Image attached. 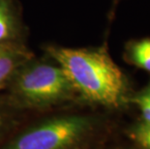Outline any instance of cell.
<instances>
[{
    "label": "cell",
    "mask_w": 150,
    "mask_h": 149,
    "mask_svg": "<svg viewBox=\"0 0 150 149\" xmlns=\"http://www.w3.org/2000/svg\"><path fill=\"white\" fill-rule=\"evenodd\" d=\"M139 146H142L143 149H150V139H146V141H143L142 142L138 143Z\"/></svg>",
    "instance_id": "30bf717a"
},
{
    "label": "cell",
    "mask_w": 150,
    "mask_h": 149,
    "mask_svg": "<svg viewBox=\"0 0 150 149\" xmlns=\"http://www.w3.org/2000/svg\"><path fill=\"white\" fill-rule=\"evenodd\" d=\"M4 93L16 107L29 113L81 105L61 66L47 54L25 62Z\"/></svg>",
    "instance_id": "3957f363"
},
{
    "label": "cell",
    "mask_w": 150,
    "mask_h": 149,
    "mask_svg": "<svg viewBox=\"0 0 150 149\" xmlns=\"http://www.w3.org/2000/svg\"><path fill=\"white\" fill-rule=\"evenodd\" d=\"M33 56L24 43L0 45V93L6 90L18 69Z\"/></svg>",
    "instance_id": "5b68a950"
},
{
    "label": "cell",
    "mask_w": 150,
    "mask_h": 149,
    "mask_svg": "<svg viewBox=\"0 0 150 149\" xmlns=\"http://www.w3.org/2000/svg\"><path fill=\"white\" fill-rule=\"evenodd\" d=\"M130 102L136 104L142 110L143 121L150 123V98L144 91H140L135 96L130 98Z\"/></svg>",
    "instance_id": "9c48e42d"
},
{
    "label": "cell",
    "mask_w": 150,
    "mask_h": 149,
    "mask_svg": "<svg viewBox=\"0 0 150 149\" xmlns=\"http://www.w3.org/2000/svg\"><path fill=\"white\" fill-rule=\"evenodd\" d=\"M120 1V0H113V5H112V8L114 9V8H115V6L118 4V2H119Z\"/></svg>",
    "instance_id": "7c38bea8"
},
{
    "label": "cell",
    "mask_w": 150,
    "mask_h": 149,
    "mask_svg": "<svg viewBox=\"0 0 150 149\" xmlns=\"http://www.w3.org/2000/svg\"><path fill=\"white\" fill-rule=\"evenodd\" d=\"M124 58L130 64L150 73V38L129 42L125 47Z\"/></svg>",
    "instance_id": "52a82bcc"
},
{
    "label": "cell",
    "mask_w": 150,
    "mask_h": 149,
    "mask_svg": "<svg viewBox=\"0 0 150 149\" xmlns=\"http://www.w3.org/2000/svg\"><path fill=\"white\" fill-rule=\"evenodd\" d=\"M45 52L61 66L81 105L114 110L130 103L128 80L107 46L81 49L47 46Z\"/></svg>",
    "instance_id": "6da1fadb"
},
{
    "label": "cell",
    "mask_w": 150,
    "mask_h": 149,
    "mask_svg": "<svg viewBox=\"0 0 150 149\" xmlns=\"http://www.w3.org/2000/svg\"><path fill=\"white\" fill-rule=\"evenodd\" d=\"M143 91L145 92L146 94H147V96L150 98V83L148 84V86L146 87V88H144V89H143Z\"/></svg>",
    "instance_id": "8fae6325"
},
{
    "label": "cell",
    "mask_w": 150,
    "mask_h": 149,
    "mask_svg": "<svg viewBox=\"0 0 150 149\" xmlns=\"http://www.w3.org/2000/svg\"><path fill=\"white\" fill-rule=\"evenodd\" d=\"M35 113L20 109L4 92L0 93V145L25 119Z\"/></svg>",
    "instance_id": "8992f818"
},
{
    "label": "cell",
    "mask_w": 150,
    "mask_h": 149,
    "mask_svg": "<svg viewBox=\"0 0 150 149\" xmlns=\"http://www.w3.org/2000/svg\"><path fill=\"white\" fill-rule=\"evenodd\" d=\"M127 134L130 138L133 139L137 143H139L146 139H150V123L144 121L139 123V124L130 128L127 131Z\"/></svg>",
    "instance_id": "ba28073f"
},
{
    "label": "cell",
    "mask_w": 150,
    "mask_h": 149,
    "mask_svg": "<svg viewBox=\"0 0 150 149\" xmlns=\"http://www.w3.org/2000/svg\"><path fill=\"white\" fill-rule=\"evenodd\" d=\"M25 27L17 0H0V45L23 44Z\"/></svg>",
    "instance_id": "277c9868"
},
{
    "label": "cell",
    "mask_w": 150,
    "mask_h": 149,
    "mask_svg": "<svg viewBox=\"0 0 150 149\" xmlns=\"http://www.w3.org/2000/svg\"><path fill=\"white\" fill-rule=\"evenodd\" d=\"M108 149H125V148H123V147H110Z\"/></svg>",
    "instance_id": "4fadbf2b"
},
{
    "label": "cell",
    "mask_w": 150,
    "mask_h": 149,
    "mask_svg": "<svg viewBox=\"0 0 150 149\" xmlns=\"http://www.w3.org/2000/svg\"><path fill=\"white\" fill-rule=\"evenodd\" d=\"M76 106L30 115L0 149H95L103 122Z\"/></svg>",
    "instance_id": "7a4b0ae2"
}]
</instances>
